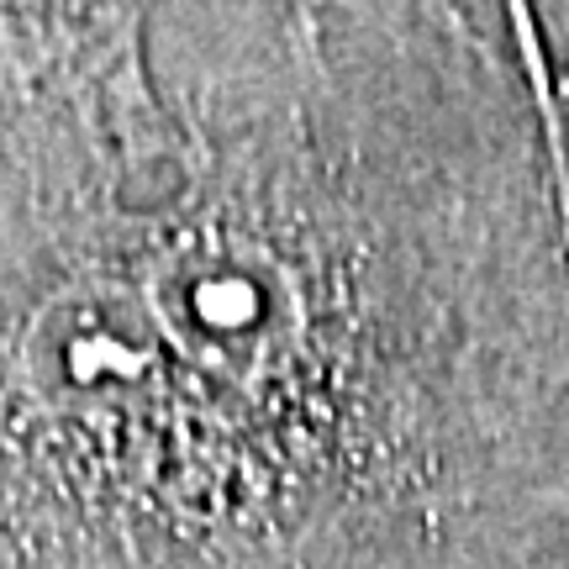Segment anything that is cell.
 Here are the masks:
<instances>
[{"label": "cell", "instance_id": "cell-1", "mask_svg": "<svg viewBox=\"0 0 569 569\" xmlns=\"http://www.w3.org/2000/svg\"><path fill=\"white\" fill-rule=\"evenodd\" d=\"M553 569H569V553H565V559H559V565H553Z\"/></svg>", "mask_w": 569, "mask_h": 569}]
</instances>
